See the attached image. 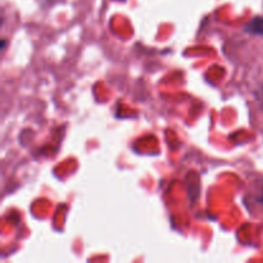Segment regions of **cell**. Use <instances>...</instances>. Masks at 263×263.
Returning <instances> with one entry per match:
<instances>
[{"instance_id": "1", "label": "cell", "mask_w": 263, "mask_h": 263, "mask_svg": "<svg viewBox=\"0 0 263 263\" xmlns=\"http://www.w3.org/2000/svg\"><path fill=\"white\" fill-rule=\"evenodd\" d=\"M247 32L252 35H263V17H256L246 26Z\"/></svg>"}]
</instances>
